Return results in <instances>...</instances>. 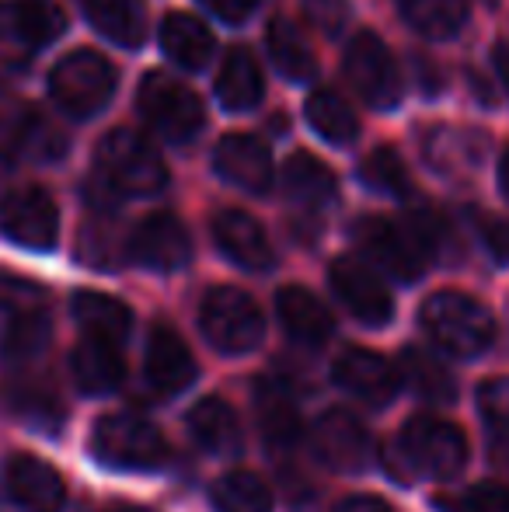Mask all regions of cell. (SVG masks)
<instances>
[{
    "instance_id": "obj_20",
    "label": "cell",
    "mask_w": 509,
    "mask_h": 512,
    "mask_svg": "<svg viewBox=\"0 0 509 512\" xmlns=\"http://www.w3.org/2000/svg\"><path fill=\"white\" fill-rule=\"evenodd\" d=\"M255 415L262 439L272 450H293L300 443V411L293 394L279 380H258L255 387Z\"/></svg>"
},
{
    "instance_id": "obj_24",
    "label": "cell",
    "mask_w": 509,
    "mask_h": 512,
    "mask_svg": "<svg viewBox=\"0 0 509 512\" xmlns=\"http://www.w3.org/2000/svg\"><path fill=\"white\" fill-rule=\"evenodd\" d=\"M161 49L185 70H203L213 56V35L192 14H168L161 21Z\"/></svg>"
},
{
    "instance_id": "obj_37",
    "label": "cell",
    "mask_w": 509,
    "mask_h": 512,
    "mask_svg": "<svg viewBox=\"0 0 509 512\" xmlns=\"http://www.w3.org/2000/svg\"><path fill=\"white\" fill-rule=\"evenodd\" d=\"M443 512H509V488L506 485H475L461 495L436 502Z\"/></svg>"
},
{
    "instance_id": "obj_22",
    "label": "cell",
    "mask_w": 509,
    "mask_h": 512,
    "mask_svg": "<svg viewBox=\"0 0 509 512\" xmlns=\"http://www.w3.org/2000/svg\"><path fill=\"white\" fill-rule=\"evenodd\" d=\"M189 432L206 453L231 457L241 450V422L234 408L220 398H203L189 411Z\"/></svg>"
},
{
    "instance_id": "obj_39",
    "label": "cell",
    "mask_w": 509,
    "mask_h": 512,
    "mask_svg": "<svg viewBox=\"0 0 509 512\" xmlns=\"http://www.w3.org/2000/svg\"><path fill=\"white\" fill-rule=\"evenodd\" d=\"M21 147L32 157H39V161H49V157H60L67 150V136L56 126H49V122L28 119L25 129H21Z\"/></svg>"
},
{
    "instance_id": "obj_17",
    "label": "cell",
    "mask_w": 509,
    "mask_h": 512,
    "mask_svg": "<svg viewBox=\"0 0 509 512\" xmlns=\"http://www.w3.org/2000/svg\"><path fill=\"white\" fill-rule=\"evenodd\" d=\"M213 168L224 182H231L234 189L241 192H269L272 185V157L265 150V143H258L255 136H245V133H231L217 143L213 150Z\"/></svg>"
},
{
    "instance_id": "obj_41",
    "label": "cell",
    "mask_w": 509,
    "mask_h": 512,
    "mask_svg": "<svg viewBox=\"0 0 509 512\" xmlns=\"http://www.w3.org/2000/svg\"><path fill=\"white\" fill-rule=\"evenodd\" d=\"M199 4H203L210 14H217L220 21H231V25H238V21L252 18L258 0H199Z\"/></svg>"
},
{
    "instance_id": "obj_42",
    "label": "cell",
    "mask_w": 509,
    "mask_h": 512,
    "mask_svg": "<svg viewBox=\"0 0 509 512\" xmlns=\"http://www.w3.org/2000/svg\"><path fill=\"white\" fill-rule=\"evenodd\" d=\"M485 244L499 262H509V220H489L485 223Z\"/></svg>"
},
{
    "instance_id": "obj_26",
    "label": "cell",
    "mask_w": 509,
    "mask_h": 512,
    "mask_svg": "<svg viewBox=\"0 0 509 512\" xmlns=\"http://www.w3.org/2000/svg\"><path fill=\"white\" fill-rule=\"evenodd\" d=\"M7 18H11L14 39L25 42L28 49L49 46L67 32V14L53 0H14Z\"/></svg>"
},
{
    "instance_id": "obj_18",
    "label": "cell",
    "mask_w": 509,
    "mask_h": 512,
    "mask_svg": "<svg viewBox=\"0 0 509 512\" xmlns=\"http://www.w3.org/2000/svg\"><path fill=\"white\" fill-rule=\"evenodd\" d=\"M213 237H217V248L224 251L234 265H241V269H248V272H265L276 262L269 234L262 230V223H258L255 216L241 213V209H224V213L213 220Z\"/></svg>"
},
{
    "instance_id": "obj_19",
    "label": "cell",
    "mask_w": 509,
    "mask_h": 512,
    "mask_svg": "<svg viewBox=\"0 0 509 512\" xmlns=\"http://www.w3.org/2000/svg\"><path fill=\"white\" fill-rule=\"evenodd\" d=\"M276 314L286 335L300 345H325L335 331V321L328 307L304 286H283L276 293Z\"/></svg>"
},
{
    "instance_id": "obj_5",
    "label": "cell",
    "mask_w": 509,
    "mask_h": 512,
    "mask_svg": "<svg viewBox=\"0 0 509 512\" xmlns=\"http://www.w3.org/2000/svg\"><path fill=\"white\" fill-rule=\"evenodd\" d=\"M116 67L95 49H77L67 53L49 74V91L53 102L74 119H91L98 115L116 95Z\"/></svg>"
},
{
    "instance_id": "obj_1",
    "label": "cell",
    "mask_w": 509,
    "mask_h": 512,
    "mask_svg": "<svg viewBox=\"0 0 509 512\" xmlns=\"http://www.w3.org/2000/svg\"><path fill=\"white\" fill-rule=\"evenodd\" d=\"M387 460H391V471L398 478L447 481L461 474L464 460H468V439L454 422L419 415L398 432Z\"/></svg>"
},
{
    "instance_id": "obj_11",
    "label": "cell",
    "mask_w": 509,
    "mask_h": 512,
    "mask_svg": "<svg viewBox=\"0 0 509 512\" xmlns=\"http://www.w3.org/2000/svg\"><path fill=\"white\" fill-rule=\"evenodd\" d=\"M311 450L332 471L360 474L370 464V432L353 411L332 408L314 422Z\"/></svg>"
},
{
    "instance_id": "obj_45",
    "label": "cell",
    "mask_w": 509,
    "mask_h": 512,
    "mask_svg": "<svg viewBox=\"0 0 509 512\" xmlns=\"http://www.w3.org/2000/svg\"><path fill=\"white\" fill-rule=\"evenodd\" d=\"M499 185H503L506 199H509V150L503 154V164H499Z\"/></svg>"
},
{
    "instance_id": "obj_12",
    "label": "cell",
    "mask_w": 509,
    "mask_h": 512,
    "mask_svg": "<svg viewBox=\"0 0 509 512\" xmlns=\"http://www.w3.org/2000/svg\"><path fill=\"white\" fill-rule=\"evenodd\" d=\"M0 227L21 248L49 251L60 237V209L46 189H18L0 206Z\"/></svg>"
},
{
    "instance_id": "obj_25",
    "label": "cell",
    "mask_w": 509,
    "mask_h": 512,
    "mask_svg": "<svg viewBox=\"0 0 509 512\" xmlns=\"http://www.w3.org/2000/svg\"><path fill=\"white\" fill-rule=\"evenodd\" d=\"M88 21L116 46H140L143 28H147V14H143V0H81Z\"/></svg>"
},
{
    "instance_id": "obj_4",
    "label": "cell",
    "mask_w": 509,
    "mask_h": 512,
    "mask_svg": "<svg viewBox=\"0 0 509 512\" xmlns=\"http://www.w3.org/2000/svg\"><path fill=\"white\" fill-rule=\"evenodd\" d=\"M91 453L112 471H154L168 460V439L147 418L116 411L95 425Z\"/></svg>"
},
{
    "instance_id": "obj_16",
    "label": "cell",
    "mask_w": 509,
    "mask_h": 512,
    "mask_svg": "<svg viewBox=\"0 0 509 512\" xmlns=\"http://www.w3.org/2000/svg\"><path fill=\"white\" fill-rule=\"evenodd\" d=\"M143 373L147 384L157 394H182L196 384V359H192L185 338L168 324H157L147 338V352H143Z\"/></svg>"
},
{
    "instance_id": "obj_31",
    "label": "cell",
    "mask_w": 509,
    "mask_h": 512,
    "mask_svg": "<svg viewBox=\"0 0 509 512\" xmlns=\"http://www.w3.org/2000/svg\"><path fill=\"white\" fill-rule=\"evenodd\" d=\"M401 380H408V387H412L422 401H433V405H450L457 394L454 377L447 373V366L422 349L401 352Z\"/></svg>"
},
{
    "instance_id": "obj_23",
    "label": "cell",
    "mask_w": 509,
    "mask_h": 512,
    "mask_svg": "<svg viewBox=\"0 0 509 512\" xmlns=\"http://www.w3.org/2000/svg\"><path fill=\"white\" fill-rule=\"evenodd\" d=\"M262 95H265V81L255 56L248 49H231L217 74V102L231 108V112H248V108L262 102Z\"/></svg>"
},
{
    "instance_id": "obj_30",
    "label": "cell",
    "mask_w": 509,
    "mask_h": 512,
    "mask_svg": "<svg viewBox=\"0 0 509 512\" xmlns=\"http://www.w3.org/2000/svg\"><path fill=\"white\" fill-rule=\"evenodd\" d=\"M304 115L314 133L325 136L335 147H346V143H353L360 136V119H356V112L349 108L346 98L335 95V91H314L307 98Z\"/></svg>"
},
{
    "instance_id": "obj_14",
    "label": "cell",
    "mask_w": 509,
    "mask_h": 512,
    "mask_svg": "<svg viewBox=\"0 0 509 512\" xmlns=\"http://www.w3.org/2000/svg\"><path fill=\"white\" fill-rule=\"evenodd\" d=\"M335 384L370 408H387L401 387V370L370 349H349L335 359Z\"/></svg>"
},
{
    "instance_id": "obj_36",
    "label": "cell",
    "mask_w": 509,
    "mask_h": 512,
    "mask_svg": "<svg viewBox=\"0 0 509 512\" xmlns=\"http://www.w3.org/2000/svg\"><path fill=\"white\" fill-rule=\"evenodd\" d=\"M46 307V290L28 279L18 276H0V321H14V317L28 314V310Z\"/></svg>"
},
{
    "instance_id": "obj_15",
    "label": "cell",
    "mask_w": 509,
    "mask_h": 512,
    "mask_svg": "<svg viewBox=\"0 0 509 512\" xmlns=\"http://www.w3.org/2000/svg\"><path fill=\"white\" fill-rule=\"evenodd\" d=\"M4 485L21 512H63L67 506V485L60 471L32 453H14L7 460Z\"/></svg>"
},
{
    "instance_id": "obj_29",
    "label": "cell",
    "mask_w": 509,
    "mask_h": 512,
    "mask_svg": "<svg viewBox=\"0 0 509 512\" xmlns=\"http://www.w3.org/2000/svg\"><path fill=\"white\" fill-rule=\"evenodd\" d=\"M401 18L426 39H450L468 21V0H394Z\"/></svg>"
},
{
    "instance_id": "obj_9",
    "label": "cell",
    "mask_w": 509,
    "mask_h": 512,
    "mask_svg": "<svg viewBox=\"0 0 509 512\" xmlns=\"http://www.w3.org/2000/svg\"><path fill=\"white\" fill-rule=\"evenodd\" d=\"M346 77L356 88V95L374 108H391L401 102V74L391 49L374 32H356L346 46Z\"/></svg>"
},
{
    "instance_id": "obj_10",
    "label": "cell",
    "mask_w": 509,
    "mask_h": 512,
    "mask_svg": "<svg viewBox=\"0 0 509 512\" xmlns=\"http://www.w3.org/2000/svg\"><path fill=\"white\" fill-rule=\"evenodd\" d=\"M328 283H332V293L342 300V307L356 317L367 328H381L394 317V297L384 286V279L370 269L367 262L353 255H342L332 262L328 269Z\"/></svg>"
},
{
    "instance_id": "obj_3",
    "label": "cell",
    "mask_w": 509,
    "mask_h": 512,
    "mask_svg": "<svg viewBox=\"0 0 509 512\" xmlns=\"http://www.w3.org/2000/svg\"><path fill=\"white\" fill-rule=\"evenodd\" d=\"M98 178L119 196H157L168 189V168L143 136L116 129L95 150Z\"/></svg>"
},
{
    "instance_id": "obj_7",
    "label": "cell",
    "mask_w": 509,
    "mask_h": 512,
    "mask_svg": "<svg viewBox=\"0 0 509 512\" xmlns=\"http://www.w3.org/2000/svg\"><path fill=\"white\" fill-rule=\"evenodd\" d=\"M199 328H203L206 342L224 356H245L262 345L265 317L245 290L220 286V290L206 293L203 307H199Z\"/></svg>"
},
{
    "instance_id": "obj_6",
    "label": "cell",
    "mask_w": 509,
    "mask_h": 512,
    "mask_svg": "<svg viewBox=\"0 0 509 512\" xmlns=\"http://www.w3.org/2000/svg\"><path fill=\"white\" fill-rule=\"evenodd\" d=\"M356 241L387 276L401 279V283H415L433 258V241H429V230L422 223L367 216V220L356 223Z\"/></svg>"
},
{
    "instance_id": "obj_21",
    "label": "cell",
    "mask_w": 509,
    "mask_h": 512,
    "mask_svg": "<svg viewBox=\"0 0 509 512\" xmlns=\"http://www.w3.org/2000/svg\"><path fill=\"white\" fill-rule=\"evenodd\" d=\"M70 370H74V380L84 394H109L126 377L119 342H109V338H98V335H88L77 345L74 356H70Z\"/></svg>"
},
{
    "instance_id": "obj_27",
    "label": "cell",
    "mask_w": 509,
    "mask_h": 512,
    "mask_svg": "<svg viewBox=\"0 0 509 512\" xmlns=\"http://www.w3.org/2000/svg\"><path fill=\"white\" fill-rule=\"evenodd\" d=\"M74 317L88 335L109 338V342H123L133 331V314L123 300L109 297V293L81 290L74 297Z\"/></svg>"
},
{
    "instance_id": "obj_28",
    "label": "cell",
    "mask_w": 509,
    "mask_h": 512,
    "mask_svg": "<svg viewBox=\"0 0 509 512\" xmlns=\"http://www.w3.org/2000/svg\"><path fill=\"white\" fill-rule=\"evenodd\" d=\"M265 42H269L272 67L283 77H290V81H307V77H314L318 63H314V49H311V42H307V35L300 32V25H293L290 18H272Z\"/></svg>"
},
{
    "instance_id": "obj_43",
    "label": "cell",
    "mask_w": 509,
    "mask_h": 512,
    "mask_svg": "<svg viewBox=\"0 0 509 512\" xmlns=\"http://www.w3.org/2000/svg\"><path fill=\"white\" fill-rule=\"evenodd\" d=\"M335 512H394L384 499H374V495H356V499H346Z\"/></svg>"
},
{
    "instance_id": "obj_40",
    "label": "cell",
    "mask_w": 509,
    "mask_h": 512,
    "mask_svg": "<svg viewBox=\"0 0 509 512\" xmlns=\"http://www.w3.org/2000/svg\"><path fill=\"white\" fill-rule=\"evenodd\" d=\"M304 11H307V21H311L314 28H321L325 35L342 32V25L349 21L346 0H304Z\"/></svg>"
},
{
    "instance_id": "obj_33",
    "label": "cell",
    "mask_w": 509,
    "mask_h": 512,
    "mask_svg": "<svg viewBox=\"0 0 509 512\" xmlns=\"http://www.w3.org/2000/svg\"><path fill=\"white\" fill-rule=\"evenodd\" d=\"M283 185L290 192V199H297L304 206H321L335 196V175L314 154H293L283 164Z\"/></svg>"
},
{
    "instance_id": "obj_13",
    "label": "cell",
    "mask_w": 509,
    "mask_h": 512,
    "mask_svg": "<svg viewBox=\"0 0 509 512\" xmlns=\"http://www.w3.org/2000/svg\"><path fill=\"white\" fill-rule=\"evenodd\" d=\"M129 255L150 272H178L192 258V237L171 213H150L129 237Z\"/></svg>"
},
{
    "instance_id": "obj_2",
    "label": "cell",
    "mask_w": 509,
    "mask_h": 512,
    "mask_svg": "<svg viewBox=\"0 0 509 512\" xmlns=\"http://www.w3.org/2000/svg\"><path fill=\"white\" fill-rule=\"evenodd\" d=\"M422 328L433 338L440 352L454 359H475L496 338V321H492L489 307L478 304L475 297L457 290H443L422 304Z\"/></svg>"
},
{
    "instance_id": "obj_35",
    "label": "cell",
    "mask_w": 509,
    "mask_h": 512,
    "mask_svg": "<svg viewBox=\"0 0 509 512\" xmlns=\"http://www.w3.org/2000/svg\"><path fill=\"white\" fill-rule=\"evenodd\" d=\"M360 178L367 189L384 192V196H401V192H408V168L391 147L370 150L360 164Z\"/></svg>"
},
{
    "instance_id": "obj_44",
    "label": "cell",
    "mask_w": 509,
    "mask_h": 512,
    "mask_svg": "<svg viewBox=\"0 0 509 512\" xmlns=\"http://www.w3.org/2000/svg\"><path fill=\"white\" fill-rule=\"evenodd\" d=\"M492 60H496V70H499V77H503V84H506V91H509V49L506 46H496Z\"/></svg>"
},
{
    "instance_id": "obj_38",
    "label": "cell",
    "mask_w": 509,
    "mask_h": 512,
    "mask_svg": "<svg viewBox=\"0 0 509 512\" xmlns=\"http://www.w3.org/2000/svg\"><path fill=\"white\" fill-rule=\"evenodd\" d=\"M478 411L496 436L509 439V377H496L478 391Z\"/></svg>"
},
{
    "instance_id": "obj_46",
    "label": "cell",
    "mask_w": 509,
    "mask_h": 512,
    "mask_svg": "<svg viewBox=\"0 0 509 512\" xmlns=\"http://www.w3.org/2000/svg\"><path fill=\"white\" fill-rule=\"evenodd\" d=\"M109 512H143V509H109Z\"/></svg>"
},
{
    "instance_id": "obj_34",
    "label": "cell",
    "mask_w": 509,
    "mask_h": 512,
    "mask_svg": "<svg viewBox=\"0 0 509 512\" xmlns=\"http://www.w3.org/2000/svg\"><path fill=\"white\" fill-rule=\"evenodd\" d=\"M210 502L217 512H272V492L258 474L231 471L213 485Z\"/></svg>"
},
{
    "instance_id": "obj_8",
    "label": "cell",
    "mask_w": 509,
    "mask_h": 512,
    "mask_svg": "<svg viewBox=\"0 0 509 512\" xmlns=\"http://www.w3.org/2000/svg\"><path fill=\"white\" fill-rule=\"evenodd\" d=\"M136 105H140V115L147 119V126L168 143H189L203 129L206 119L196 91H189L185 84L171 81L164 74L143 77Z\"/></svg>"
},
{
    "instance_id": "obj_32",
    "label": "cell",
    "mask_w": 509,
    "mask_h": 512,
    "mask_svg": "<svg viewBox=\"0 0 509 512\" xmlns=\"http://www.w3.org/2000/svg\"><path fill=\"white\" fill-rule=\"evenodd\" d=\"M49 342H53V324H49L46 307L28 310L4 324V356L14 366H28L32 359H39Z\"/></svg>"
}]
</instances>
